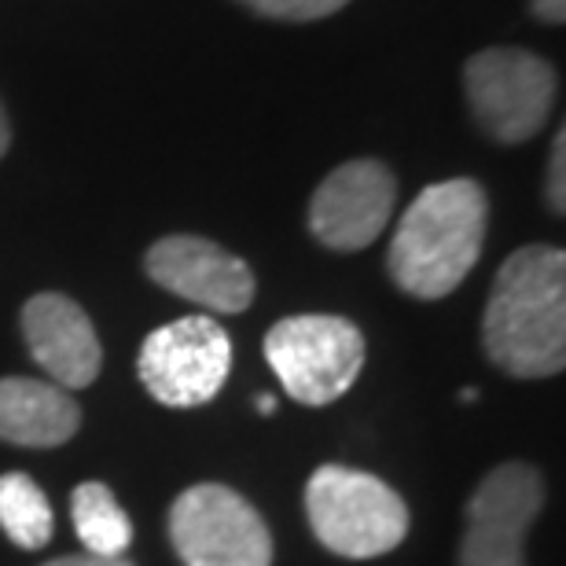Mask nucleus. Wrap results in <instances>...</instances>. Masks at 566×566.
Instances as JSON below:
<instances>
[{"instance_id": "1", "label": "nucleus", "mask_w": 566, "mask_h": 566, "mask_svg": "<svg viewBox=\"0 0 566 566\" xmlns=\"http://www.w3.org/2000/svg\"><path fill=\"white\" fill-rule=\"evenodd\" d=\"M482 346L515 379H552L566 368V254L523 247L501 265L482 316Z\"/></svg>"}, {"instance_id": "2", "label": "nucleus", "mask_w": 566, "mask_h": 566, "mask_svg": "<svg viewBox=\"0 0 566 566\" xmlns=\"http://www.w3.org/2000/svg\"><path fill=\"white\" fill-rule=\"evenodd\" d=\"M485 229L490 196L479 180L452 177L423 188L394 232L387 254L394 283L423 302L446 298L479 265Z\"/></svg>"}, {"instance_id": "3", "label": "nucleus", "mask_w": 566, "mask_h": 566, "mask_svg": "<svg viewBox=\"0 0 566 566\" xmlns=\"http://www.w3.org/2000/svg\"><path fill=\"white\" fill-rule=\"evenodd\" d=\"M305 515L316 541L343 559L387 556L409 537V507L376 474L324 463L305 485Z\"/></svg>"}, {"instance_id": "4", "label": "nucleus", "mask_w": 566, "mask_h": 566, "mask_svg": "<svg viewBox=\"0 0 566 566\" xmlns=\"http://www.w3.org/2000/svg\"><path fill=\"white\" fill-rule=\"evenodd\" d=\"M265 360L287 398L321 409V405L338 401L357 382L365 368V335L343 316H287L269 327Z\"/></svg>"}, {"instance_id": "5", "label": "nucleus", "mask_w": 566, "mask_h": 566, "mask_svg": "<svg viewBox=\"0 0 566 566\" xmlns=\"http://www.w3.org/2000/svg\"><path fill=\"white\" fill-rule=\"evenodd\" d=\"M169 541L185 566H273V534L258 507L221 482H199L169 507Z\"/></svg>"}, {"instance_id": "6", "label": "nucleus", "mask_w": 566, "mask_h": 566, "mask_svg": "<svg viewBox=\"0 0 566 566\" xmlns=\"http://www.w3.org/2000/svg\"><path fill=\"white\" fill-rule=\"evenodd\" d=\"M232 371V338L213 316H180L144 338L137 376L155 401L169 409H199L213 401Z\"/></svg>"}, {"instance_id": "7", "label": "nucleus", "mask_w": 566, "mask_h": 566, "mask_svg": "<svg viewBox=\"0 0 566 566\" xmlns=\"http://www.w3.org/2000/svg\"><path fill=\"white\" fill-rule=\"evenodd\" d=\"M463 85L479 126L501 144L537 137L556 104V71L523 49H485L471 55Z\"/></svg>"}, {"instance_id": "8", "label": "nucleus", "mask_w": 566, "mask_h": 566, "mask_svg": "<svg viewBox=\"0 0 566 566\" xmlns=\"http://www.w3.org/2000/svg\"><path fill=\"white\" fill-rule=\"evenodd\" d=\"M545 507V479L530 463H501L468 501L460 566H526V534Z\"/></svg>"}, {"instance_id": "9", "label": "nucleus", "mask_w": 566, "mask_h": 566, "mask_svg": "<svg viewBox=\"0 0 566 566\" xmlns=\"http://www.w3.org/2000/svg\"><path fill=\"white\" fill-rule=\"evenodd\" d=\"M398 180L376 158H354L324 177L310 202V232L332 251H365L387 229Z\"/></svg>"}, {"instance_id": "10", "label": "nucleus", "mask_w": 566, "mask_h": 566, "mask_svg": "<svg viewBox=\"0 0 566 566\" xmlns=\"http://www.w3.org/2000/svg\"><path fill=\"white\" fill-rule=\"evenodd\" d=\"M158 287L210 313H243L254 302V273L243 258L202 235H166L144 258Z\"/></svg>"}, {"instance_id": "11", "label": "nucleus", "mask_w": 566, "mask_h": 566, "mask_svg": "<svg viewBox=\"0 0 566 566\" xmlns=\"http://www.w3.org/2000/svg\"><path fill=\"white\" fill-rule=\"evenodd\" d=\"M22 335L33 360L63 390H85L104 368V346L88 313L66 294H33L22 310Z\"/></svg>"}, {"instance_id": "12", "label": "nucleus", "mask_w": 566, "mask_h": 566, "mask_svg": "<svg viewBox=\"0 0 566 566\" xmlns=\"http://www.w3.org/2000/svg\"><path fill=\"white\" fill-rule=\"evenodd\" d=\"M82 427L77 401L55 382L0 379V441L22 449H55Z\"/></svg>"}, {"instance_id": "13", "label": "nucleus", "mask_w": 566, "mask_h": 566, "mask_svg": "<svg viewBox=\"0 0 566 566\" xmlns=\"http://www.w3.org/2000/svg\"><path fill=\"white\" fill-rule=\"evenodd\" d=\"M71 518L82 548L93 556H126L133 545V523L118 496L104 482H82L71 493Z\"/></svg>"}, {"instance_id": "14", "label": "nucleus", "mask_w": 566, "mask_h": 566, "mask_svg": "<svg viewBox=\"0 0 566 566\" xmlns=\"http://www.w3.org/2000/svg\"><path fill=\"white\" fill-rule=\"evenodd\" d=\"M0 530L8 534L11 545L38 552L52 541L55 515L49 496L30 474L8 471L0 474Z\"/></svg>"}, {"instance_id": "15", "label": "nucleus", "mask_w": 566, "mask_h": 566, "mask_svg": "<svg viewBox=\"0 0 566 566\" xmlns=\"http://www.w3.org/2000/svg\"><path fill=\"white\" fill-rule=\"evenodd\" d=\"M254 11H262L269 19H291V22H310L335 15L338 8H346L349 0H243Z\"/></svg>"}, {"instance_id": "16", "label": "nucleus", "mask_w": 566, "mask_h": 566, "mask_svg": "<svg viewBox=\"0 0 566 566\" xmlns=\"http://www.w3.org/2000/svg\"><path fill=\"white\" fill-rule=\"evenodd\" d=\"M548 207L563 213L566 210V133H556L552 144V163H548Z\"/></svg>"}, {"instance_id": "17", "label": "nucleus", "mask_w": 566, "mask_h": 566, "mask_svg": "<svg viewBox=\"0 0 566 566\" xmlns=\"http://www.w3.org/2000/svg\"><path fill=\"white\" fill-rule=\"evenodd\" d=\"M44 566H133V563L126 556H93V552H82V556H63Z\"/></svg>"}, {"instance_id": "18", "label": "nucleus", "mask_w": 566, "mask_h": 566, "mask_svg": "<svg viewBox=\"0 0 566 566\" xmlns=\"http://www.w3.org/2000/svg\"><path fill=\"white\" fill-rule=\"evenodd\" d=\"M534 15L545 22H563L566 19V0H534Z\"/></svg>"}, {"instance_id": "19", "label": "nucleus", "mask_w": 566, "mask_h": 566, "mask_svg": "<svg viewBox=\"0 0 566 566\" xmlns=\"http://www.w3.org/2000/svg\"><path fill=\"white\" fill-rule=\"evenodd\" d=\"M8 144H11V126H8V115H4V107H0V158H4Z\"/></svg>"}, {"instance_id": "20", "label": "nucleus", "mask_w": 566, "mask_h": 566, "mask_svg": "<svg viewBox=\"0 0 566 566\" xmlns=\"http://www.w3.org/2000/svg\"><path fill=\"white\" fill-rule=\"evenodd\" d=\"M258 409H262L265 416H273L276 412V398H262V401H258Z\"/></svg>"}]
</instances>
